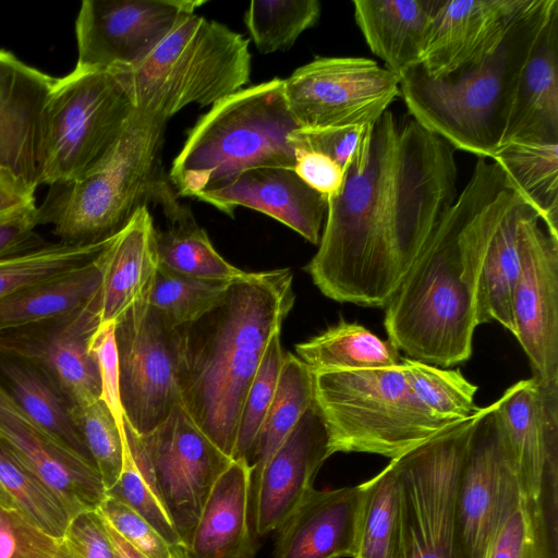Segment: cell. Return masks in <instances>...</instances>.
<instances>
[{
	"label": "cell",
	"instance_id": "cell-1",
	"mask_svg": "<svg viewBox=\"0 0 558 558\" xmlns=\"http://www.w3.org/2000/svg\"><path fill=\"white\" fill-rule=\"evenodd\" d=\"M452 147L387 110L366 126L339 191L327 197L305 270L327 298L386 307L457 198Z\"/></svg>",
	"mask_w": 558,
	"mask_h": 558
},
{
	"label": "cell",
	"instance_id": "cell-2",
	"mask_svg": "<svg viewBox=\"0 0 558 558\" xmlns=\"http://www.w3.org/2000/svg\"><path fill=\"white\" fill-rule=\"evenodd\" d=\"M505 173L478 158L386 305L388 340L408 357L439 367L466 362L480 325L477 287Z\"/></svg>",
	"mask_w": 558,
	"mask_h": 558
},
{
	"label": "cell",
	"instance_id": "cell-3",
	"mask_svg": "<svg viewBox=\"0 0 558 558\" xmlns=\"http://www.w3.org/2000/svg\"><path fill=\"white\" fill-rule=\"evenodd\" d=\"M292 280L290 269L247 272L209 310L178 328L181 403L231 459L248 388L293 306Z\"/></svg>",
	"mask_w": 558,
	"mask_h": 558
},
{
	"label": "cell",
	"instance_id": "cell-4",
	"mask_svg": "<svg viewBox=\"0 0 558 558\" xmlns=\"http://www.w3.org/2000/svg\"><path fill=\"white\" fill-rule=\"evenodd\" d=\"M558 0H533L496 50L480 64L447 78L421 64L400 76L409 113L451 147L490 158L501 145L521 71Z\"/></svg>",
	"mask_w": 558,
	"mask_h": 558
},
{
	"label": "cell",
	"instance_id": "cell-5",
	"mask_svg": "<svg viewBox=\"0 0 558 558\" xmlns=\"http://www.w3.org/2000/svg\"><path fill=\"white\" fill-rule=\"evenodd\" d=\"M292 116L283 80L242 88L218 101L190 130L169 179L179 196L196 197L248 169H293Z\"/></svg>",
	"mask_w": 558,
	"mask_h": 558
},
{
	"label": "cell",
	"instance_id": "cell-6",
	"mask_svg": "<svg viewBox=\"0 0 558 558\" xmlns=\"http://www.w3.org/2000/svg\"><path fill=\"white\" fill-rule=\"evenodd\" d=\"M250 40L226 25L183 14L138 63L123 71L135 112L167 124L189 105L214 106L250 82Z\"/></svg>",
	"mask_w": 558,
	"mask_h": 558
},
{
	"label": "cell",
	"instance_id": "cell-7",
	"mask_svg": "<svg viewBox=\"0 0 558 558\" xmlns=\"http://www.w3.org/2000/svg\"><path fill=\"white\" fill-rule=\"evenodd\" d=\"M313 377L314 404L327 432L329 457L365 452L392 460L457 424L434 415L422 403L401 364L319 371Z\"/></svg>",
	"mask_w": 558,
	"mask_h": 558
},
{
	"label": "cell",
	"instance_id": "cell-8",
	"mask_svg": "<svg viewBox=\"0 0 558 558\" xmlns=\"http://www.w3.org/2000/svg\"><path fill=\"white\" fill-rule=\"evenodd\" d=\"M165 128L134 111L101 167L78 180L50 186L37 206L38 225H51L59 242L72 245L114 236L140 207L158 202L168 184L157 173Z\"/></svg>",
	"mask_w": 558,
	"mask_h": 558
},
{
	"label": "cell",
	"instance_id": "cell-9",
	"mask_svg": "<svg viewBox=\"0 0 558 558\" xmlns=\"http://www.w3.org/2000/svg\"><path fill=\"white\" fill-rule=\"evenodd\" d=\"M134 111L120 69L74 68L54 78L44 112L39 185L75 181L101 167Z\"/></svg>",
	"mask_w": 558,
	"mask_h": 558
},
{
	"label": "cell",
	"instance_id": "cell-10",
	"mask_svg": "<svg viewBox=\"0 0 558 558\" xmlns=\"http://www.w3.org/2000/svg\"><path fill=\"white\" fill-rule=\"evenodd\" d=\"M477 411L395 459L404 558H456V494Z\"/></svg>",
	"mask_w": 558,
	"mask_h": 558
},
{
	"label": "cell",
	"instance_id": "cell-11",
	"mask_svg": "<svg viewBox=\"0 0 558 558\" xmlns=\"http://www.w3.org/2000/svg\"><path fill=\"white\" fill-rule=\"evenodd\" d=\"M399 85L397 74L362 57H316L283 80L302 129L369 125L400 94Z\"/></svg>",
	"mask_w": 558,
	"mask_h": 558
},
{
	"label": "cell",
	"instance_id": "cell-12",
	"mask_svg": "<svg viewBox=\"0 0 558 558\" xmlns=\"http://www.w3.org/2000/svg\"><path fill=\"white\" fill-rule=\"evenodd\" d=\"M124 420L143 436L181 402L179 332L148 303H134L116 322Z\"/></svg>",
	"mask_w": 558,
	"mask_h": 558
},
{
	"label": "cell",
	"instance_id": "cell-13",
	"mask_svg": "<svg viewBox=\"0 0 558 558\" xmlns=\"http://www.w3.org/2000/svg\"><path fill=\"white\" fill-rule=\"evenodd\" d=\"M522 498L499 441L493 403L480 408L456 494V558H487L501 527Z\"/></svg>",
	"mask_w": 558,
	"mask_h": 558
},
{
	"label": "cell",
	"instance_id": "cell-14",
	"mask_svg": "<svg viewBox=\"0 0 558 558\" xmlns=\"http://www.w3.org/2000/svg\"><path fill=\"white\" fill-rule=\"evenodd\" d=\"M140 437L165 508L186 548L208 495L233 459L199 429L181 402Z\"/></svg>",
	"mask_w": 558,
	"mask_h": 558
},
{
	"label": "cell",
	"instance_id": "cell-15",
	"mask_svg": "<svg viewBox=\"0 0 558 558\" xmlns=\"http://www.w3.org/2000/svg\"><path fill=\"white\" fill-rule=\"evenodd\" d=\"M100 306L101 293L69 314L0 331V356L39 371L75 412L100 399L98 367L88 350Z\"/></svg>",
	"mask_w": 558,
	"mask_h": 558
},
{
	"label": "cell",
	"instance_id": "cell-16",
	"mask_svg": "<svg viewBox=\"0 0 558 558\" xmlns=\"http://www.w3.org/2000/svg\"><path fill=\"white\" fill-rule=\"evenodd\" d=\"M201 0H85L75 21L83 70L129 69L144 59Z\"/></svg>",
	"mask_w": 558,
	"mask_h": 558
},
{
	"label": "cell",
	"instance_id": "cell-17",
	"mask_svg": "<svg viewBox=\"0 0 558 558\" xmlns=\"http://www.w3.org/2000/svg\"><path fill=\"white\" fill-rule=\"evenodd\" d=\"M514 337L542 385L558 387V236L534 210L522 232V267L513 294Z\"/></svg>",
	"mask_w": 558,
	"mask_h": 558
},
{
	"label": "cell",
	"instance_id": "cell-18",
	"mask_svg": "<svg viewBox=\"0 0 558 558\" xmlns=\"http://www.w3.org/2000/svg\"><path fill=\"white\" fill-rule=\"evenodd\" d=\"M504 453L525 499H536L547 466L558 461V387L535 377L509 387L493 403Z\"/></svg>",
	"mask_w": 558,
	"mask_h": 558
},
{
	"label": "cell",
	"instance_id": "cell-19",
	"mask_svg": "<svg viewBox=\"0 0 558 558\" xmlns=\"http://www.w3.org/2000/svg\"><path fill=\"white\" fill-rule=\"evenodd\" d=\"M329 458L323 418L313 403L252 476L251 512L255 534L278 530L314 489L315 476Z\"/></svg>",
	"mask_w": 558,
	"mask_h": 558
},
{
	"label": "cell",
	"instance_id": "cell-20",
	"mask_svg": "<svg viewBox=\"0 0 558 558\" xmlns=\"http://www.w3.org/2000/svg\"><path fill=\"white\" fill-rule=\"evenodd\" d=\"M533 0H442L421 65L435 80L459 75L499 46Z\"/></svg>",
	"mask_w": 558,
	"mask_h": 558
},
{
	"label": "cell",
	"instance_id": "cell-21",
	"mask_svg": "<svg viewBox=\"0 0 558 558\" xmlns=\"http://www.w3.org/2000/svg\"><path fill=\"white\" fill-rule=\"evenodd\" d=\"M54 78L0 49V175L39 186L45 107Z\"/></svg>",
	"mask_w": 558,
	"mask_h": 558
},
{
	"label": "cell",
	"instance_id": "cell-22",
	"mask_svg": "<svg viewBox=\"0 0 558 558\" xmlns=\"http://www.w3.org/2000/svg\"><path fill=\"white\" fill-rule=\"evenodd\" d=\"M0 439L58 496L71 517L96 510L106 498L96 465L32 422L1 383Z\"/></svg>",
	"mask_w": 558,
	"mask_h": 558
},
{
	"label": "cell",
	"instance_id": "cell-23",
	"mask_svg": "<svg viewBox=\"0 0 558 558\" xmlns=\"http://www.w3.org/2000/svg\"><path fill=\"white\" fill-rule=\"evenodd\" d=\"M233 217L238 206L260 211L292 229L312 244L319 243L327 197L303 182L293 169H248L196 195Z\"/></svg>",
	"mask_w": 558,
	"mask_h": 558
},
{
	"label": "cell",
	"instance_id": "cell-24",
	"mask_svg": "<svg viewBox=\"0 0 558 558\" xmlns=\"http://www.w3.org/2000/svg\"><path fill=\"white\" fill-rule=\"evenodd\" d=\"M361 498V485L314 488L278 529L275 558H353Z\"/></svg>",
	"mask_w": 558,
	"mask_h": 558
},
{
	"label": "cell",
	"instance_id": "cell-25",
	"mask_svg": "<svg viewBox=\"0 0 558 558\" xmlns=\"http://www.w3.org/2000/svg\"><path fill=\"white\" fill-rule=\"evenodd\" d=\"M534 210L505 175L498 194L496 222L478 279L477 317L480 325L497 320L513 336L512 303L522 267V232Z\"/></svg>",
	"mask_w": 558,
	"mask_h": 558
},
{
	"label": "cell",
	"instance_id": "cell-26",
	"mask_svg": "<svg viewBox=\"0 0 558 558\" xmlns=\"http://www.w3.org/2000/svg\"><path fill=\"white\" fill-rule=\"evenodd\" d=\"M251 489V466L233 459L208 495L185 558H255Z\"/></svg>",
	"mask_w": 558,
	"mask_h": 558
},
{
	"label": "cell",
	"instance_id": "cell-27",
	"mask_svg": "<svg viewBox=\"0 0 558 558\" xmlns=\"http://www.w3.org/2000/svg\"><path fill=\"white\" fill-rule=\"evenodd\" d=\"M513 140L558 143V5L519 76L501 145Z\"/></svg>",
	"mask_w": 558,
	"mask_h": 558
},
{
	"label": "cell",
	"instance_id": "cell-28",
	"mask_svg": "<svg viewBox=\"0 0 558 558\" xmlns=\"http://www.w3.org/2000/svg\"><path fill=\"white\" fill-rule=\"evenodd\" d=\"M157 270L156 228L145 205L111 238L102 254L100 324L117 322L148 296Z\"/></svg>",
	"mask_w": 558,
	"mask_h": 558
},
{
	"label": "cell",
	"instance_id": "cell-29",
	"mask_svg": "<svg viewBox=\"0 0 558 558\" xmlns=\"http://www.w3.org/2000/svg\"><path fill=\"white\" fill-rule=\"evenodd\" d=\"M442 0H354V19L371 51L399 77L421 64Z\"/></svg>",
	"mask_w": 558,
	"mask_h": 558
},
{
	"label": "cell",
	"instance_id": "cell-30",
	"mask_svg": "<svg viewBox=\"0 0 558 558\" xmlns=\"http://www.w3.org/2000/svg\"><path fill=\"white\" fill-rule=\"evenodd\" d=\"M158 203L167 218V228L156 229L158 268L186 277L232 282L244 271L227 262L214 247L206 231L189 207L180 204L169 184Z\"/></svg>",
	"mask_w": 558,
	"mask_h": 558
},
{
	"label": "cell",
	"instance_id": "cell-31",
	"mask_svg": "<svg viewBox=\"0 0 558 558\" xmlns=\"http://www.w3.org/2000/svg\"><path fill=\"white\" fill-rule=\"evenodd\" d=\"M104 252L95 262L81 269L1 300L0 331L69 314L100 295Z\"/></svg>",
	"mask_w": 558,
	"mask_h": 558
},
{
	"label": "cell",
	"instance_id": "cell-32",
	"mask_svg": "<svg viewBox=\"0 0 558 558\" xmlns=\"http://www.w3.org/2000/svg\"><path fill=\"white\" fill-rule=\"evenodd\" d=\"M489 159L558 236V143L513 140Z\"/></svg>",
	"mask_w": 558,
	"mask_h": 558
},
{
	"label": "cell",
	"instance_id": "cell-33",
	"mask_svg": "<svg viewBox=\"0 0 558 558\" xmlns=\"http://www.w3.org/2000/svg\"><path fill=\"white\" fill-rule=\"evenodd\" d=\"M0 371L5 384L3 387L32 422L93 462L73 408L39 371L3 356H0Z\"/></svg>",
	"mask_w": 558,
	"mask_h": 558
},
{
	"label": "cell",
	"instance_id": "cell-34",
	"mask_svg": "<svg viewBox=\"0 0 558 558\" xmlns=\"http://www.w3.org/2000/svg\"><path fill=\"white\" fill-rule=\"evenodd\" d=\"M295 352L312 372L390 368L400 365L401 359L391 341L344 320L298 343Z\"/></svg>",
	"mask_w": 558,
	"mask_h": 558
},
{
	"label": "cell",
	"instance_id": "cell-35",
	"mask_svg": "<svg viewBox=\"0 0 558 558\" xmlns=\"http://www.w3.org/2000/svg\"><path fill=\"white\" fill-rule=\"evenodd\" d=\"M361 485L353 558H404L401 487L396 460Z\"/></svg>",
	"mask_w": 558,
	"mask_h": 558
},
{
	"label": "cell",
	"instance_id": "cell-36",
	"mask_svg": "<svg viewBox=\"0 0 558 558\" xmlns=\"http://www.w3.org/2000/svg\"><path fill=\"white\" fill-rule=\"evenodd\" d=\"M314 403L312 369L296 355L284 354L275 396L259 429L248 465L257 474Z\"/></svg>",
	"mask_w": 558,
	"mask_h": 558
},
{
	"label": "cell",
	"instance_id": "cell-37",
	"mask_svg": "<svg viewBox=\"0 0 558 558\" xmlns=\"http://www.w3.org/2000/svg\"><path fill=\"white\" fill-rule=\"evenodd\" d=\"M123 465L117 483L107 495L122 501L145 520L177 550L185 548L158 492L141 437L124 420Z\"/></svg>",
	"mask_w": 558,
	"mask_h": 558
},
{
	"label": "cell",
	"instance_id": "cell-38",
	"mask_svg": "<svg viewBox=\"0 0 558 558\" xmlns=\"http://www.w3.org/2000/svg\"><path fill=\"white\" fill-rule=\"evenodd\" d=\"M110 239L89 245L47 242L39 247L0 258V301L92 264Z\"/></svg>",
	"mask_w": 558,
	"mask_h": 558
},
{
	"label": "cell",
	"instance_id": "cell-39",
	"mask_svg": "<svg viewBox=\"0 0 558 558\" xmlns=\"http://www.w3.org/2000/svg\"><path fill=\"white\" fill-rule=\"evenodd\" d=\"M0 486L32 523L61 539L71 514L58 496L0 439Z\"/></svg>",
	"mask_w": 558,
	"mask_h": 558
},
{
	"label": "cell",
	"instance_id": "cell-40",
	"mask_svg": "<svg viewBox=\"0 0 558 558\" xmlns=\"http://www.w3.org/2000/svg\"><path fill=\"white\" fill-rule=\"evenodd\" d=\"M400 364L411 388L434 415L458 423L480 409L474 403L478 387L460 369L441 368L408 356H401Z\"/></svg>",
	"mask_w": 558,
	"mask_h": 558
},
{
	"label": "cell",
	"instance_id": "cell-41",
	"mask_svg": "<svg viewBox=\"0 0 558 558\" xmlns=\"http://www.w3.org/2000/svg\"><path fill=\"white\" fill-rule=\"evenodd\" d=\"M320 12L317 0H257L250 3L244 23L256 49L271 53L291 48Z\"/></svg>",
	"mask_w": 558,
	"mask_h": 558
},
{
	"label": "cell",
	"instance_id": "cell-42",
	"mask_svg": "<svg viewBox=\"0 0 558 558\" xmlns=\"http://www.w3.org/2000/svg\"><path fill=\"white\" fill-rule=\"evenodd\" d=\"M230 283L186 277L158 268L148 303L171 327L179 328L217 303Z\"/></svg>",
	"mask_w": 558,
	"mask_h": 558
},
{
	"label": "cell",
	"instance_id": "cell-43",
	"mask_svg": "<svg viewBox=\"0 0 558 558\" xmlns=\"http://www.w3.org/2000/svg\"><path fill=\"white\" fill-rule=\"evenodd\" d=\"M283 360L284 354L280 333H278L268 343L246 393L233 459H244L247 463L250 462L259 429L275 396Z\"/></svg>",
	"mask_w": 558,
	"mask_h": 558
},
{
	"label": "cell",
	"instance_id": "cell-44",
	"mask_svg": "<svg viewBox=\"0 0 558 558\" xmlns=\"http://www.w3.org/2000/svg\"><path fill=\"white\" fill-rule=\"evenodd\" d=\"M78 430L96 465L106 492L117 483L124 454V433L99 399L74 412Z\"/></svg>",
	"mask_w": 558,
	"mask_h": 558
},
{
	"label": "cell",
	"instance_id": "cell-45",
	"mask_svg": "<svg viewBox=\"0 0 558 558\" xmlns=\"http://www.w3.org/2000/svg\"><path fill=\"white\" fill-rule=\"evenodd\" d=\"M96 511L146 558H185L147 520L117 498L107 495Z\"/></svg>",
	"mask_w": 558,
	"mask_h": 558
},
{
	"label": "cell",
	"instance_id": "cell-46",
	"mask_svg": "<svg viewBox=\"0 0 558 558\" xmlns=\"http://www.w3.org/2000/svg\"><path fill=\"white\" fill-rule=\"evenodd\" d=\"M60 543L16 509L0 507V558H57Z\"/></svg>",
	"mask_w": 558,
	"mask_h": 558
},
{
	"label": "cell",
	"instance_id": "cell-47",
	"mask_svg": "<svg viewBox=\"0 0 558 558\" xmlns=\"http://www.w3.org/2000/svg\"><path fill=\"white\" fill-rule=\"evenodd\" d=\"M88 350L98 367L101 389L100 399L108 407L121 433H124L116 322L99 324L90 337Z\"/></svg>",
	"mask_w": 558,
	"mask_h": 558
},
{
	"label": "cell",
	"instance_id": "cell-48",
	"mask_svg": "<svg viewBox=\"0 0 558 558\" xmlns=\"http://www.w3.org/2000/svg\"><path fill=\"white\" fill-rule=\"evenodd\" d=\"M527 501L536 558H558V461L547 466L537 498Z\"/></svg>",
	"mask_w": 558,
	"mask_h": 558
},
{
	"label": "cell",
	"instance_id": "cell-49",
	"mask_svg": "<svg viewBox=\"0 0 558 558\" xmlns=\"http://www.w3.org/2000/svg\"><path fill=\"white\" fill-rule=\"evenodd\" d=\"M61 549L68 558H114L111 541L96 510L71 518L61 538Z\"/></svg>",
	"mask_w": 558,
	"mask_h": 558
},
{
	"label": "cell",
	"instance_id": "cell-50",
	"mask_svg": "<svg viewBox=\"0 0 558 558\" xmlns=\"http://www.w3.org/2000/svg\"><path fill=\"white\" fill-rule=\"evenodd\" d=\"M366 126L301 128L294 132L292 137L295 153L298 150L322 153L335 160L345 171L364 135Z\"/></svg>",
	"mask_w": 558,
	"mask_h": 558
},
{
	"label": "cell",
	"instance_id": "cell-51",
	"mask_svg": "<svg viewBox=\"0 0 558 558\" xmlns=\"http://www.w3.org/2000/svg\"><path fill=\"white\" fill-rule=\"evenodd\" d=\"M487 558H536L534 529L529 501L522 498L513 509Z\"/></svg>",
	"mask_w": 558,
	"mask_h": 558
},
{
	"label": "cell",
	"instance_id": "cell-52",
	"mask_svg": "<svg viewBox=\"0 0 558 558\" xmlns=\"http://www.w3.org/2000/svg\"><path fill=\"white\" fill-rule=\"evenodd\" d=\"M35 203L0 217V258L39 247L47 242L36 232Z\"/></svg>",
	"mask_w": 558,
	"mask_h": 558
},
{
	"label": "cell",
	"instance_id": "cell-53",
	"mask_svg": "<svg viewBox=\"0 0 558 558\" xmlns=\"http://www.w3.org/2000/svg\"><path fill=\"white\" fill-rule=\"evenodd\" d=\"M293 170L313 190L329 197L342 185L344 170L330 157L314 150H298Z\"/></svg>",
	"mask_w": 558,
	"mask_h": 558
},
{
	"label": "cell",
	"instance_id": "cell-54",
	"mask_svg": "<svg viewBox=\"0 0 558 558\" xmlns=\"http://www.w3.org/2000/svg\"><path fill=\"white\" fill-rule=\"evenodd\" d=\"M33 203L34 193L0 175V217Z\"/></svg>",
	"mask_w": 558,
	"mask_h": 558
},
{
	"label": "cell",
	"instance_id": "cell-55",
	"mask_svg": "<svg viewBox=\"0 0 558 558\" xmlns=\"http://www.w3.org/2000/svg\"><path fill=\"white\" fill-rule=\"evenodd\" d=\"M102 522L111 541L114 550V558H146L132 547L124 538H122L105 519H102Z\"/></svg>",
	"mask_w": 558,
	"mask_h": 558
},
{
	"label": "cell",
	"instance_id": "cell-56",
	"mask_svg": "<svg viewBox=\"0 0 558 558\" xmlns=\"http://www.w3.org/2000/svg\"><path fill=\"white\" fill-rule=\"evenodd\" d=\"M0 507L16 509L11 498L7 495V493L0 486Z\"/></svg>",
	"mask_w": 558,
	"mask_h": 558
},
{
	"label": "cell",
	"instance_id": "cell-57",
	"mask_svg": "<svg viewBox=\"0 0 558 558\" xmlns=\"http://www.w3.org/2000/svg\"><path fill=\"white\" fill-rule=\"evenodd\" d=\"M57 558H68V557L65 556V554L63 553V550L61 549V543H60V551H59V554H58Z\"/></svg>",
	"mask_w": 558,
	"mask_h": 558
}]
</instances>
